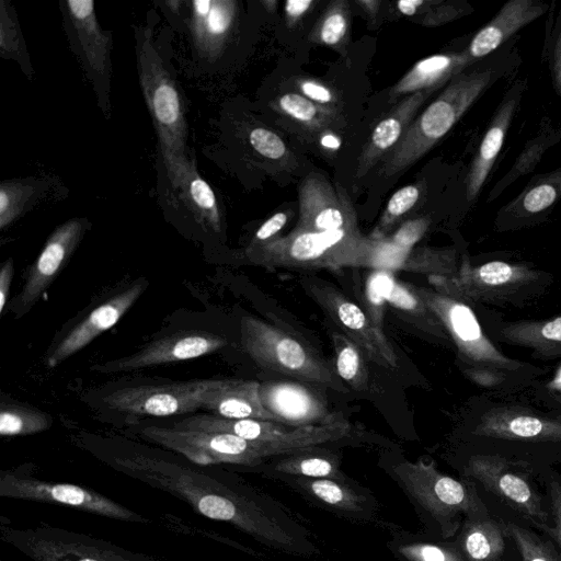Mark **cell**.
<instances>
[{"instance_id": "cell-1", "label": "cell", "mask_w": 561, "mask_h": 561, "mask_svg": "<svg viewBox=\"0 0 561 561\" xmlns=\"http://www.w3.org/2000/svg\"><path fill=\"white\" fill-rule=\"evenodd\" d=\"M110 465L186 502L207 518L231 524L272 549L302 556L317 551L277 503L248 488L226 483L186 466L138 453L114 456Z\"/></svg>"}, {"instance_id": "cell-2", "label": "cell", "mask_w": 561, "mask_h": 561, "mask_svg": "<svg viewBox=\"0 0 561 561\" xmlns=\"http://www.w3.org/2000/svg\"><path fill=\"white\" fill-rule=\"evenodd\" d=\"M382 239L365 237L359 230H293L284 237L256 248L245 255L266 268L339 270L343 267L379 268Z\"/></svg>"}, {"instance_id": "cell-3", "label": "cell", "mask_w": 561, "mask_h": 561, "mask_svg": "<svg viewBox=\"0 0 561 561\" xmlns=\"http://www.w3.org/2000/svg\"><path fill=\"white\" fill-rule=\"evenodd\" d=\"M136 49L142 94L158 134L167 175L173 186L191 159L184 103L150 34L138 32Z\"/></svg>"}, {"instance_id": "cell-4", "label": "cell", "mask_w": 561, "mask_h": 561, "mask_svg": "<svg viewBox=\"0 0 561 561\" xmlns=\"http://www.w3.org/2000/svg\"><path fill=\"white\" fill-rule=\"evenodd\" d=\"M493 80L491 69L459 73L410 124L383 160L380 175L393 176L421 159L460 119Z\"/></svg>"}, {"instance_id": "cell-5", "label": "cell", "mask_w": 561, "mask_h": 561, "mask_svg": "<svg viewBox=\"0 0 561 561\" xmlns=\"http://www.w3.org/2000/svg\"><path fill=\"white\" fill-rule=\"evenodd\" d=\"M241 343L257 366L307 383L346 392L336 371L309 345L288 332L252 316L240 320Z\"/></svg>"}, {"instance_id": "cell-6", "label": "cell", "mask_w": 561, "mask_h": 561, "mask_svg": "<svg viewBox=\"0 0 561 561\" xmlns=\"http://www.w3.org/2000/svg\"><path fill=\"white\" fill-rule=\"evenodd\" d=\"M391 472L415 507L438 524L444 537L457 530L460 516L488 514L473 485L439 472L432 462L403 460Z\"/></svg>"}, {"instance_id": "cell-7", "label": "cell", "mask_w": 561, "mask_h": 561, "mask_svg": "<svg viewBox=\"0 0 561 561\" xmlns=\"http://www.w3.org/2000/svg\"><path fill=\"white\" fill-rule=\"evenodd\" d=\"M178 430L229 433L267 447L274 456L294 454L319 445L339 442L351 435V424L291 426L273 421L231 420L213 414H197L174 423Z\"/></svg>"}, {"instance_id": "cell-8", "label": "cell", "mask_w": 561, "mask_h": 561, "mask_svg": "<svg viewBox=\"0 0 561 561\" xmlns=\"http://www.w3.org/2000/svg\"><path fill=\"white\" fill-rule=\"evenodd\" d=\"M0 537L33 561H154L108 541L46 524L14 528L2 523Z\"/></svg>"}, {"instance_id": "cell-9", "label": "cell", "mask_w": 561, "mask_h": 561, "mask_svg": "<svg viewBox=\"0 0 561 561\" xmlns=\"http://www.w3.org/2000/svg\"><path fill=\"white\" fill-rule=\"evenodd\" d=\"M0 496L68 506L122 522L140 524L150 522L146 516L96 490L72 483L41 480L18 470H2L0 472Z\"/></svg>"}, {"instance_id": "cell-10", "label": "cell", "mask_w": 561, "mask_h": 561, "mask_svg": "<svg viewBox=\"0 0 561 561\" xmlns=\"http://www.w3.org/2000/svg\"><path fill=\"white\" fill-rule=\"evenodd\" d=\"M141 436L201 466L230 463L252 467L274 456L264 445L229 433L148 426L141 431Z\"/></svg>"}, {"instance_id": "cell-11", "label": "cell", "mask_w": 561, "mask_h": 561, "mask_svg": "<svg viewBox=\"0 0 561 561\" xmlns=\"http://www.w3.org/2000/svg\"><path fill=\"white\" fill-rule=\"evenodd\" d=\"M412 286L437 317L467 364L495 370H517L522 367V363L506 357L493 345L466 302L436 289Z\"/></svg>"}, {"instance_id": "cell-12", "label": "cell", "mask_w": 561, "mask_h": 561, "mask_svg": "<svg viewBox=\"0 0 561 561\" xmlns=\"http://www.w3.org/2000/svg\"><path fill=\"white\" fill-rule=\"evenodd\" d=\"M539 273L524 264L490 261L473 266L463 257L451 277H427L434 289L458 300L494 302L508 299L526 285L535 283Z\"/></svg>"}, {"instance_id": "cell-13", "label": "cell", "mask_w": 561, "mask_h": 561, "mask_svg": "<svg viewBox=\"0 0 561 561\" xmlns=\"http://www.w3.org/2000/svg\"><path fill=\"white\" fill-rule=\"evenodd\" d=\"M302 285L331 320L375 364L391 369L398 358L381 328L356 302L321 279L305 278Z\"/></svg>"}, {"instance_id": "cell-14", "label": "cell", "mask_w": 561, "mask_h": 561, "mask_svg": "<svg viewBox=\"0 0 561 561\" xmlns=\"http://www.w3.org/2000/svg\"><path fill=\"white\" fill-rule=\"evenodd\" d=\"M465 474L481 482L489 492L537 528L548 524L549 514L542 507L541 497L528 476L516 470L506 459L489 455L472 456Z\"/></svg>"}, {"instance_id": "cell-15", "label": "cell", "mask_w": 561, "mask_h": 561, "mask_svg": "<svg viewBox=\"0 0 561 561\" xmlns=\"http://www.w3.org/2000/svg\"><path fill=\"white\" fill-rule=\"evenodd\" d=\"M210 379L126 387L108 393L105 404L128 416H171L202 409L201 392Z\"/></svg>"}, {"instance_id": "cell-16", "label": "cell", "mask_w": 561, "mask_h": 561, "mask_svg": "<svg viewBox=\"0 0 561 561\" xmlns=\"http://www.w3.org/2000/svg\"><path fill=\"white\" fill-rule=\"evenodd\" d=\"M228 340L202 330L179 331L153 340L131 355L93 366L99 373H125L197 358L227 346Z\"/></svg>"}, {"instance_id": "cell-17", "label": "cell", "mask_w": 561, "mask_h": 561, "mask_svg": "<svg viewBox=\"0 0 561 561\" xmlns=\"http://www.w3.org/2000/svg\"><path fill=\"white\" fill-rule=\"evenodd\" d=\"M88 226L85 218H72L51 232L30 267L22 290L14 300L15 317L26 313L53 284L70 260Z\"/></svg>"}, {"instance_id": "cell-18", "label": "cell", "mask_w": 561, "mask_h": 561, "mask_svg": "<svg viewBox=\"0 0 561 561\" xmlns=\"http://www.w3.org/2000/svg\"><path fill=\"white\" fill-rule=\"evenodd\" d=\"M262 405L278 423L291 426H322L346 422L340 412L331 410L328 401L311 387L288 380L260 383Z\"/></svg>"}, {"instance_id": "cell-19", "label": "cell", "mask_w": 561, "mask_h": 561, "mask_svg": "<svg viewBox=\"0 0 561 561\" xmlns=\"http://www.w3.org/2000/svg\"><path fill=\"white\" fill-rule=\"evenodd\" d=\"M295 230H359L348 196L319 173H310L299 186V219Z\"/></svg>"}, {"instance_id": "cell-20", "label": "cell", "mask_w": 561, "mask_h": 561, "mask_svg": "<svg viewBox=\"0 0 561 561\" xmlns=\"http://www.w3.org/2000/svg\"><path fill=\"white\" fill-rule=\"evenodd\" d=\"M147 286L148 282L145 278H138L92 308L55 344L48 354L47 366L56 367L114 327L134 306Z\"/></svg>"}, {"instance_id": "cell-21", "label": "cell", "mask_w": 561, "mask_h": 561, "mask_svg": "<svg viewBox=\"0 0 561 561\" xmlns=\"http://www.w3.org/2000/svg\"><path fill=\"white\" fill-rule=\"evenodd\" d=\"M66 28L90 75L104 79L108 71V36L99 25L92 0L62 2Z\"/></svg>"}, {"instance_id": "cell-22", "label": "cell", "mask_w": 561, "mask_h": 561, "mask_svg": "<svg viewBox=\"0 0 561 561\" xmlns=\"http://www.w3.org/2000/svg\"><path fill=\"white\" fill-rule=\"evenodd\" d=\"M525 83L524 80H518L511 87L497 106L485 130L465 181L466 198L468 202H473L479 195L501 151L513 117L526 89Z\"/></svg>"}, {"instance_id": "cell-23", "label": "cell", "mask_w": 561, "mask_h": 561, "mask_svg": "<svg viewBox=\"0 0 561 561\" xmlns=\"http://www.w3.org/2000/svg\"><path fill=\"white\" fill-rule=\"evenodd\" d=\"M473 433L479 436L519 442H561V421L524 409L499 407L480 417Z\"/></svg>"}, {"instance_id": "cell-24", "label": "cell", "mask_w": 561, "mask_h": 561, "mask_svg": "<svg viewBox=\"0 0 561 561\" xmlns=\"http://www.w3.org/2000/svg\"><path fill=\"white\" fill-rule=\"evenodd\" d=\"M260 382L243 379H210L201 392L202 408L213 415L231 419H254L277 422L262 405Z\"/></svg>"}, {"instance_id": "cell-25", "label": "cell", "mask_w": 561, "mask_h": 561, "mask_svg": "<svg viewBox=\"0 0 561 561\" xmlns=\"http://www.w3.org/2000/svg\"><path fill=\"white\" fill-rule=\"evenodd\" d=\"M432 93L433 91H419L403 98L388 115L378 122L359 154L356 178L365 176L397 146L417 111Z\"/></svg>"}, {"instance_id": "cell-26", "label": "cell", "mask_w": 561, "mask_h": 561, "mask_svg": "<svg viewBox=\"0 0 561 561\" xmlns=\"http://www.w3.org/2000/svg\"><path fill=\"white\" fill-rule=\"evenodd\" d=\"M238 12L234 0H194L188 27L202 56L216 58L230 36Z\"/></svg>"}, {"instance_id": "cell-27", "label": "cell", "mask_w": 561, "mask_h": 561, "mask_svg": "<svg viewBox=\"0 0 561 561\" xmlns=\"http://www.w3.org/2000/svg\"><path fill=\"white\" fill-rule=\"evenodd\" d=\"M548 5L538 0H510L472 37L465 51L471 61L482 58L505 43L527 24L542 15Z\"/></svg>"}, {"instance_id": "cell-28", "label": "cell", "mask_w": 561, "mask_h": 561, "mask_svg": "<svg viewBox=\"0 0 561 561\" xmlns=\"http://www.w3.org/2000/svg\"><path fill=\"white\" fill-rule=\"evenodd\" d=\"M472 61L467 54H436L416 61L412 68L392 87L390 102L405 98L419 91H436L448 84Z\"/></svg>"}, {"instance_id": "cell-29", "label": "cell", "mask_w": 561, "mask_h": 561, "mask_svg": "<svg viewBox=\"0 0 561 561\" xmlns=\"http://www.w3.org/2000/svg\"><path fill=\"white\" fill-rule=\"evenodd\" d=\"M561 199V167L533 176L524 190L497 213L496 225H517L543 214Z\"/></svg>"}, {"instance_id": "cell-30", "label": "cell", "mask_w": 561, "mask_h": 561, "mask_svg": "<svg viewBox=\"0 0 561 561\" xmlns=\"http://www.w3.org/2000/svg\"><path fill=\"white\" fill-rule=\"evenodd\" d=\"M295 484L311 500L347 517H370L373 499L346 481L295 477Z\"/></svg>"}, {"instance_id": "cell-31", "label": "cell", "mask_w": 561, "mask_h": 561, "mask_svg": "<svg viewBox=\"0 0 561 561\" xmlns=\"http://www.w3.org/2000/svg\"><path fill=\"white\" fill-rule=\"evenodd\" d=\"M505 535V524L488 514L468 517L457 546L466 561H495L503 554Z\"/></svg>"}, {"instance_id": "cell-32", "label": "cell", "mask_w": 561, "mask_h": 561, "mask_svg": "<svg viewBox=\"0 0 561 561\" xmlns=\"http://www.w3.org/2000/svg\"><path fill=\"white\" fill-rule=\"evenodd\" d=\"M172 187L197 222L215 232L220 231V213L215 193L197 172L194 159H190Z\"/></svg>"}, {"instance_id": "cell-33", "label": "cell", "mask_w": 561, "mask_h": 561, "mask_svg": "<svg viewBox=\"0 0 561 561\" xmlns=\"http://www.w3.org/2000/svg\"><path fill=\"white\" fill-rule=\"evenodd\" d=\"M500 339L530 348L536 355L553 358L561 355V316L540 321H518L500 330Z\"/></svg>"}, {"instance_id": "cell-34", "label": "cell", "mask_w": 561, "mask_h": 561, "mask_svg": "<svg viewBox=\"0 0 561 561\" xmlns=\"http://www.w3.org/2000/svg\"><path fill=\"white\" fill-rule=\"evenodd\" d=\"M383 298L401 319L421 332L439 340L449 337L437 317L415 293L412 284L390 278Z\"/></svg>"}, {"instance_id": "cell-35", "label": "cell", "mask_w": 561, "mask_h": 561, "mask_svg": "<svg viewBox=\"0 0 561 561\" xmlns=\"http://www.w3.org/2000/svg\"><path fill=\"white\" fill-rule=\"evenodd\" d=\"M310 449V448H309ZM300 450L275 462L273 470L287 476L346 481L333 454Z\"/></svg>"}, {"instance_id": "cell-36", "label": "cell", "mask_w": 561, "mask_h": 561, "mask_svg": "<svg viewBox=\"0 0 561 561\" xmlns=\"http://www.w3.org/2000/svg\"><path fill=\"white\" fill-rule=\"evenodd\" d=\"M332 343L335 354V371L339 378L353 390H366L368 368L363 351L341 332L332 334Z\"/></svg>"}, {"instance_id": "cell-37", "label": "cell", "mask_w": 561, "mask_h": 561, "mask_svg": "<svg viewBox=\"0 0 561 561\" xmlns=\"http://www.w3.org/2000/svg\"><path fill=\"white\" fill-rule=\"evenodd\" d=\"M458 268L455 249L420 247L407 252L398 270L424 274L427 277H451Z\"/></svg>"}, {"instance_id": "cell-38", "label": "cell", "mask_w": 561, "mask_h": 561, "mask_svg": "<svg viewBox=\"0 0 561 561\" xmlns=\"http://www.w3.org/2000/svg\"><path fill=\"white\" fill-rule=\"evenodd\" d=\"M53 419L46 412L20 402L2 400L0 404L1 436H25L48 430Z\"/></svg>"}, {"instance_id": "cell-39", "label": "cell", "mask_w": 561, "mask_h": 561, "mask_svg": "<svg viewBox=\"0 0 561 561\" xmlns=\"http://www.w3.org/2000/svg\"><path fill=\"white\" fill-rule=\"evenodd\" d=\"M561 139L560 129H548L529 139L520 151L511 170L494 185L486 198L495 199L515 180L533 171L541 160L543 153Z\"/></svg>"}, {"instance_id": "cell-40", "label": "cell", "mask_w": 561, "mask_h": 561, "mask_svg": "<svg viewBox=\"0 0 561 561\" xmlns=\"http://www.w3.org/2000/svg\"><path fill=\"white\" fill-rule=\"evenodd\" d=\"M351 25V9L346 0L330 2L309 34L318 45L339 49L347 41Z\"/></svg>"}, {"instance_id": "cell-41", "label": "cell", "mask_w": 561, "mask_h": 561, "mask_svg": "<svg viewBox=\"0 0 561 561\" xmlns=\"http://www.w3.org/2000/svg\"><path fill=\"white\" fill-rule=\"evenodd\" d=\"M277 108L294 122L311 129L325 128L335 113L314 104L298 92H286L277 99Z\"/></svg>"}, {"instance_id": "cell-42", "label": "cell", "mask_w": 561, "mask_h": 561, "mask_svg": "<svg viewBox=\"0 0 561 561\" xmlns=\"http://www.w3.org/2000/svg\"><path fill=\"white\" fill-rule=\"evenodd\" d=\"M421 190L417 185H407L398 190L389 199L370 238L385 239L388 232L411 211L420 199Z\"/></svg>"}, {"instance_id": "cell-43", "label": "cell", "mask_w": 561, "mask_h": 561, "mask_svg": "<svg viewBox=\"0 0 561 561\" xmlns=\"http://www.w3.org/2000/svg\"><path fill=\"white\" fill-rule=\"evenodd\" d=\"M505 531L513 539L522 561H561V554L554 546L531 530L508 523L505 524Z\"/></svg>"}, {"instance_id": "cell-44", "label": "cell", "mask_w": 561, "mask_h": 561, "mask_svg": "<svg viewBox=\"0 0 561 561\" xmlns=\"http://www.w3.org/2000/svg\"><path fill=\"white\" fill-rule=\"evenodd\" d=\"M35 193V186L20 180L3 181L0 185V228L3 230L23 213Z\"/></svg>"}, {"instance_id": "cell-45", "label": "cell", "mask_w": 561, "mask_h": 561, "mask_svg": "<svg viewBox=\"0 0 561 561\" xmlns=\"http://www.w3.org/2000/svg\"><path fill=\"white\" fill-rule=\"evenodd\" d=\"M399 557L405 561H466L458 546L413 541L398 547Z\"/></svg>"}, {"instance_id": "cell-46", "label": "cell", "mask_w": 561, "mask_h": 561, "mask_svg": "<svg viewBox=\"0 0 561 561\" xmlns=\"http://www.w3.org/2000/svg\"><path fill=\"white\" fill-rule=\"evenodd\" d=\"M0 51L3 57L20 59L24 54L19 23L14 16L10 3L0 2Z\"/></svg>"}, {"instance_id": "cell-47", "label": "cell", "mask_w": 561, "mask_h": 561, "mask_svg": "<svg viewBox=\"0 0 561 561\" xmlns=\"http://www.w3.org/2000/svg\"><path fill=\"white\" fill-rule=\"evenodd\" d=\"M249 142L261 156L279 160L287 154L284 140L273 130L265 127H254L249 133Z\"/></svg>"}, {"instance_id": "cell-48", "label": "cell", "mask_w": 561, "mask_h": 561, "mask_svg": "<svg viewBox=\"0 0 561 561\" xmlns=\"http://www.w3.org/2000/svg\"><path fill=\"white\" fill-rule=\"evenodd\" d=\"M298 93L321 106L322 108L335 113L337 98L334 92L323 82L313 78H299L296 81Z\"/></svg>"}, {"instance_id": "cell-49", "label": "cell", "mask_w": 561, "mask_h": 561, "mask_svg": "<svg viewBox=\"0 0 561 561\" xmlns=\"http://www.w3.org/2000/svg\"><path fill=\"white\" fill-rule=\"evenodd\" d=\"M430 220L425 217L407 220L400 228L387 239L394 245L411 250L427 230Z\"/></svg>"}, {"instance_id": "cell-50", "label": "cell", "mask_w": 561, "mask_h": 561, "mask_svg": "<svg viewBox=\"0 0 561 561\" xmlns=\"http://www.w3.org/2000/svg\"><path fill=\"white\" fill-rule=\"evenodd\" d=\"M472 11L466 2H444L432 8L423 14L422 23L428 26H437L458 19Z\"/></svg>"}, {"instance_id": "cell-51", "label": "cell", "mask_w": 561, "mask_h": 561, "mask_svg": "<svg viewBox=\"0 0 561 561\" xmlns=\"http://www.w3.org/2000/svg\"><path fill=\"white\" fill-rule=\"evenodd\" d=\"M287 220L288 215L286 211H278L272 215L260 226L247 248H256L277 239Z\"/></svg>"}, {"instance_id": "cell-52", "label": "cell", "mask_w": 561, "mask_h": 561, "mask_svg": "<svg viewBox=\"0 0 561 561\" xmlns=\"http://www.w3.org/2000/svg\"><path fill=\"white\" fill-rule=\"evenodd\" d=\"M549 495L553 525L543 524L538 528L553 538L561 547V482L554 479L550 481Z\"/></svg>"}, {"instance_id": "cell-53", "label": "cell", "mask_w": 561, "mask_h": 561, "mask_svg": "<svg viewBox=\"0 0 561 561\" xmlns=\"http://www.w3.org/2000/svg\"><path fill=\"white\" fill-rule=\"evenodd\" d=\"M551 35L549 67L553 89L561 96V12Z\"/></svg>"}, {"instance_id": "cell-54", "label": "cell", "mask_w": 561, "mask_h": 561, "mask_svg": "<svg viewBox=\"0 0 561 561\" xmlns=\"http://www.w3.org/2000/svg\"><path fill=\"white\" fill-rule=\"evenodd\" d=\"M316 4L314 0H287L284 4L287 25L293 26L298 23Z\"/></svg>"}, {"instance_id": "cell-55", "label": "cell", "mask_w": 561, "mask_h": 561, "mask_svg": "<svg viewBox=\"0 0 561 561\" xmlns=\"http://www.w3.org/2000/svg\"><path fill=\"white\" fill-rule=\"evenodd\" d=\"M443 0H400L396 3L397 10L405 16L425 14Z\"/></svg>"}, {"instance_id": "cell-56", "label": "cell", "mask_w": 561, "mask_h": 561, "mask_svg": "<svg viewBox=\"0 0 561 561\" xmlns=\"http://www.w3.org/2000/svg\"><path fill=\"white\" fill-rule=\"evenodd\" d=\"M14 266L13 260L7 259L0 268V314L4 312L9 298L10 287L13 278Z\"/></svg>"}, {"instance_id": "cell-57", "label": "cell", "mask_w": 561, "mask_h": 561, "mask_svg": "<svg viewBox=\"0 0 561 561\" xmlns=\"http://www.w3.org/2000/svg\"><path fill=\"white\" fill-rule=\"evenodd\" d=\"M317 140L319 147L327 152H335L342 145L341 137L329 128L319 130Z\"/></svg>"}, {"instance_id": "cell-58", "label": "cell", "mask_w": 561, "mask_h": 561, "mask_svg": "<svg viewBox=\"0 0 561 561\" xmlns=\"http://www.w3.org/2000/svg\"><path fill=\"white\" fill-rule=\"evenodd\" d=\"M356 3L365 11L369 19H375L379 11L380 2L377 0H357Z\"/></svg>"}, {"instance_id": "cell-59", "label": "cell", "mask_w": 561, "mask_h": 561, "mask_svg": "<svg viewBox=\"0 0 561 561\" xmlns=\"http://www.w3.org/2000/svg\"><path fill=\"white\" fill-rule=\"evenodd\" d=\"M262 4L264 5V8L270 11V12H274L276 7H277V1H274V0H264L262 1Z\"/></svg>"}, {"instance_id": "cell-60", "label": "cell", "mask_w": 561, "mask_h": 561, "mask_svg": "<svg viewBox=\"0 0 561 561\" xmlns=\"http://www.w3.org/2000/svg\"><path fill=\"white\" fill-rule=\"evenodd\" d=\"M560 377H561V375H560ZM560 382H561V381H560Z\"/></svg>"}, {"instance_id": "cell-61", "label": "cell", "mask_w": 561, "mask_h": 561, "mask_svg": "<svg viewBox=\"0 0 561 561\" xmlns=\"http://www.w3.org/2000/svg\"><path fill=\"white\" fill-rule=\"evenodd\" d=\"M495 561H499V560H495Z\"/></svg>"}, {"instance_id": "cell-62", "label": "cell", "mask_w": 561, "mask_h": 561, "mask_svg": "<svg viewBox=\"0 0 561 561\" xmlns=\"http://www.w3.org/2000/svg\"><path fill=\"white\" fill-rule=\"evenodd\" d=\"M0 561H3V560H0Z\"/></svg>"}]
</instances>
